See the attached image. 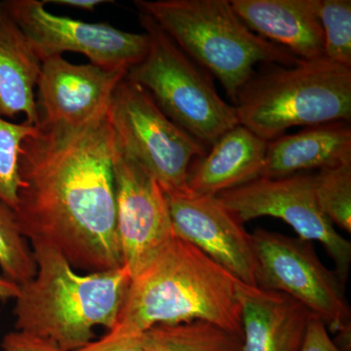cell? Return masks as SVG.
Here are the masks:
<instances>
[{
	"label": "cell",
	"instance_id": "6da1fadb",
	"mask_svg": "<svg viewBox=\"0 0 351 351\" xmlns=\"http://www.w3.org/2000/svg\"><path fill=\"white\" fill-rule=\"evenodd\" d=\"M25 138L15 216L32 244L59 251L75 269L123 265L108 117L78 128H43Z\"/></svg>",
	"mask_w": 351,
	"mask_h": 351
},
{
	"label": "cell",
	"instance_id": "7a4b0ae2",
	"mask_svg": "<svg viewBox=\"0 0 351 351\" xmlns=\"http://www.w3.org/2000/svg\"><path fill=\"white\" fill-rule=\"evenodd\" d=\"M239 281L199 249L174 235L132 279L112 331L143 334L156 325L202 320L243 339Z\"/></svg>",
	"mask_w": 351,
	"mask_h": 351
},
{
	"label": "cell",
	"instance_id": "3957f363",
	"mask_svg": "<svg viewBox=\"0 0 351 351\" xmlns=\"http://www.w3.org/2000/svg\"><path fill=\"white\" fill-rule=\"evenodd\" d=\"M36 276L20 286L14 307L18 331L64 351L91 343L93 328L115 326L131 276L124 265L80 276L52 247L34 243Z\"/></svg>",
	"mask_w": 351,
	"mask_h": 351
},
{
	"label": "cell",
	"instance_id": "277c9868",
	"mask_svg": "<svg viewBox=\"0 0 351 351\" xmlns=\"http://www.w3.org/2000/svg\"><path fill=\"white\" fill-rule=\"evenodd\" d=\"M189 58L215 76L234 104L257 66L301 61L251 31L230 0H136Z\"/></svg>",
	"mask_w": 351,
	"mask_h": 351
},
{
	"label": "cell",
	"instance_id": "5b68a950",
	"mask_svg": "<svg viewBox=\"0 0 351 351\" xmlns=\"http://www.w3.org/2000/svg\"><path fill=\"white\" fill-rule=\"evenodd\" d=\"M263 66L241 88L233 107L240 125L265 142L292 127L350 121L351 68L325 57Z\"/></svg>",
	"mask_w": 351,
	"mask_h": 351
},
{
	"label": "cell",
	"instance_id": "8992f818",
	"mask_svg": "<svg viewBox=\"0 0 351 351\" xmlns=\"http://www.w3.org/2000/svg\"><path fill=\"white\" fill-rule=\"evenodd\" d=\"M149 36L144 59L126 78L147 90L175 124L209 149L239 125L237 110L217 91L213 78L189 58L149 16L138 12Z\"/></svg>",
	"mask_w": 351,
	"mask_h": 351
},
{
	"label": "cell",
	"instance_id": "52a82bcc",
	"mask_svg": "<svg viewBox=\"0 0 351 351\" xmlns=\"http://www.w3.org/2000/svg\"><path fill=\"white\" fill-rule=\"evenodd\" d=\"M107 117L119 144L167 196L191 195L189 169L207 149L175 124L147 90L125 76L112 95Z\"/></svg>",
	"mask_w": 351,
	"mask_h": 351
},
{
	"label": "cell",
	"instance_id": "ba28073f",
	"mask_svg": "<svg viewBox=\"0 0 351 351\" xmlns=\"http://www.w3.org/2000/svg\"><path fill=\"white\" fill-rule=\"evenodd\" d=\"M257 260L256 286L301 302L332 332L351 325L346 285L327 269L311 241L257 228L251 233Z\"/></svg>",
	"mask_w": 351,
	"mask_h": 351
},
{
	"label": "cell",
	"instance_id": "9c48e42d",
	"mask_svg": "<svg viewBox=\"0 0 351 351\" xmlns=\"http://www.w3.org/2000/svg\"><path fill=\"white\" fill-rule=\"evenodd\" d=\"M217 196L243 225L260 217H274L292 226L301 239L320 242L334 261L335 271L346 285L351 243L321 211L314 191L313 173L258 178Z\"/></svg>",
	"mask_w": 351,
	"mask_h": 351
},
{
	"label": "cell",
	"instance_id": "30bf717a",
	"mask_svg": "<svg viewBox=\"0 0 351 351\" xmlns=\"http://www.w3.org/2000/svg\"><path fill=\"white\" fill-rule=\"evenodd\" d=\"M3 3L41 62L75 52L101 68L128 73L149 49L145 32L133 34L103 23L90 24L54 15L46 10L45 1L5 0Z\"/></svg>",
	"mask_w": 351,
	"mask_h": 351
},
{
	"label": "cell",
	"instance_id": "8fae6325",
	"mask_svg": "<svg viewBox=\"0 0 351 351\" xmlns=\"http://www.w3.org/2000/svg\"><path fill=\"white\" fill-rule=\"evenodd\" d=\"M113 170L120 249L123 265L133 279L175 235L169 203L160 184L122 147L115 135Z\"/></svg>",
	"mask_w": 351,
	"mask_h": 351
},
{
	"label": "cell",
	"instance_id": "7c38bea8",
	"mask_svg": "<svg viewBox=\"0 0 351 351\" xmlns=\"http://www.w3.org/2000/svg\"><path fill=\"white\" fill-rule=\"evenodd\" d=\"M126 75L91 63L71 64L60 55L44 60L36 83L38 127L78 128L106 117Z\"/></svg>",
	"mask_w": 351,
	"mask_h": 351
},
{
	"label": "cell",
	"instance_id": "4fadbf2b",
	"mask_svg": "<svg viewBox=\"0 0 351 351\" xmlns=\"http://www.w3.org/2000/svg\"><path fill=\"white\" fill-rule=\"evenodd\" d=\"M176 237L186 240L241 282L256 286L251 233L214 195L168 196Z\"/></svg>",
	"mask_w": 351,
	"mask_h": 351
},
{
	"label": "cell",
	"instance_id": "5bb4252c",
	"mask_svg": "<svg viewBox=\"0 0 351 351\" xmlns=\"http://www.w3.org/2000/svg\"><path fill=\"white\" fill-rule=\"evenodd\" d=\"M243 351H301L313 313L279 291L239 281Z\"/></svg>",
	"mask_w": 351,
	"mask_h": 351
},
{
	"label": "cell",
	"instance_id": "9a60e30c",
	"mask_svg": "<svg viewBox=\"0 0 351 351\" xmlns=\"http://www.w3.org/2000/svg\"><path fill=\"white\" fill-rule=\"evenodd\" d=\"M235 13L261 38L300 60L324 57L318 0H230Z\"/></svg>",
	"mask_w": 351,
	"mask_h": 351
},
{
	"label": "cell",
	"instance_id": "2e32d148",
	"mask_svg": "<svg viewBox=\"0 0 351 351\" xmlns=\"http://www.w3.org/2000/svg\"><path fill=\"white\" fill-rule=\"evenodd\" d=\"M267 145L246 127H233L191 164L189 193L217 196L262 177Z\"/></svg>",
	"mask_w": 351,
	"mask_h": 351
},
{
	"label": "cell",
	"instance_id": "e0dca14e",
	"mask_svg": "<svg viewBox=\"0 0 351 351\" xmlns=\"http://www.w3.org/2000/svg\"><path fill=\"white\" fill-rule=\"evenodd\" d=\"M351 162L350 122L307 127L267 143L262 177L281 178Z\"/></svg>",
	"mask_w": 351,
	"mask_h": 351
},
{
	"label": "cell",
	"instance_id": "ac0fdd59",
	"mask_svg": "<svg viewBox=\"0 0 351 351\" xmlns=\"http://www.w3.org/2000/svg\"><path fill=\"white\" fill-rule=\"evenodd\" d=\"M41 61L27 36L0 1V115L24 114L29 125L38 126L34 89Z\"/></svg>",
	"mask_w": 351,
	"mask_h": 351
},
{
	"label": "cell",
	"instance_id": "d6986e66",
	"mask_svg": "<svg viewBox=\"0 0 351 351\" xmlns=\"http://www.w3.org/2000/svg\"><path fill=\"white\" fill-rule=\"evenodd\" d=\"M144 351H243V339L207 321L159 324L143 332Z\"/></svg>",
	"mask_w": 351,
	"mask_h": 351
},
{
	"label": "cell",
	"instance_id": "ffe728a7",
	"mask_svg": "<svg viewBox=\"0 0 351 351\" xmlns=\"http://www.w3.org/2000/svg\"><path fill=\"white\" fill-rule=\"evenodd\" d=\"M0 269L4 277L18 285L32 280L36 274L34 252L21 233L15 212L0 202Z\"/></svg>",
	"mask_w": 351,
	"mask_h": 351
},
{
	"label": "cell",
	"instance_id": "44dd1931",
	"mask_svg": "<svg viewBox=\"0 0 351 351\" xmlns=\"http://www.w3.org/2000/svg\"><path fill=\"white\" fill-rule=\"evenodd\" d=\"M314 191L321 211L332 225L351 232V162L313 173Z\"/></svg>",
	"mask_w": 351,
	"mask_h": 351
},
{
	"label": "cell",
	"instance_id": "7402d4cb",
	"mask_svg": "<svg viewBox=\"0 0 351 351\" xmlns=\"http://www.w3.org/2000/svg\"><path fill=\"white\" fill-rule=\"evenodd\" d=\"M38 128L23 122L17 124L0 115V202L15 210L21 186L19 161L25 138Z\"/></svg>",
	"mask_w": 351,
	"mask_h": 351
},
{
	"label": "cell",
	"instance_id": "603a6c76",
	"mask_svg": "<svg viewBox=\"0 0 351 351\" xmlns=\"http://www.w3.org/2000/svg\"><path fill=\"white\" fill-rule=\"evenodd\" d=\"M317 13L324 38V57L351 68L350 0H318Z\"/></svg>",
	"mask_w": 351,
	"mask_h": 351
},
{
	"label": "cell",
	"instance_id": "cb8c5ba5",
	"mask_svg": "<svg viewBox=\"0 0 351 351\" xmlns=\"http://www.w3.org/2000/svg\"><path fill=\"white\" fill-rule=\"evenodd\" d=\"M75 351H144L143 334L108 331L107 335Z\"/></svg>",
	"mask_w": 351,
	"mask_h": 351
},
{
	"label": "cell",
	"instance_id": "d4e9b609",
	"mask_svg": "<svg viewBox=\"0 0 351 351\" xmlns=\"http://www.w3.org/2000/svg\"><path fill=\"white\" fill-rule=\"evenodd\" d=\"M301 351H341L330 337L326 325L313 314Z\"/></svg>",
	"mask_w": 351,
	"mask_h": 351
},
{
	"label": "cell",
	"instance_id": "484cf974",
	"mask_svg": "<svg viewBox=\"0 0 351 351\" xmlns=\"http://www.w3.org/2000/svg\"><path fill=\"white\" fill-rule=\"evenodd\" d=\"M2 348L4 351H64L49 341L20 331L7 334Z\"/></svg>",
	"mask_w": 351,
	"mask_h": 351
},
{
	"label": "cell",
	"instance_id": "4316f807",
	"mask_svg": "<svg viewBox=\"0 0 351 351\" xmlns=\"http://www.w3.org/2000/svg\"><path fill=\"white\" fill-rule=\"evenodd\" d=\"M50 2L58 5L71 7V8L90 11V12H93L96 7L101 4L110 3V1H106V0H52Z\"/></svg>",
	"mask_w": 351,
	"mask_h": 351
},
{
	"label": "cell",
	"instance_id": "83f0119b",
	"mask_svg": "<svg viewBox=\"0 0 351 351\" xmlns=\"http://www.w3.org/2000/svg\"><path fill=\"white\" fill-rule=\"evenodd\" d=\"M20 293V286L6 277H0V299H16Z\"/></svg>",
	"mask_w": 351,
	"mask_h": 351
},
{
	"label": "cell",
	"instance_id": "f1b7e54d",
	"mask_svg": "<svg viewBox=\"0 0 351 351\" xmlns=\"http://www.w3.org/2000/svg\"><path fill=\"white\" fill-rule=\"evenodd\" d=\"M332 341L339 350L351 351V325L337 332L336 338Z\"/></svg>",
	"mask_w": 351,
	"mask_h": 351
}]
</instances>
